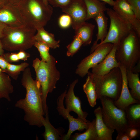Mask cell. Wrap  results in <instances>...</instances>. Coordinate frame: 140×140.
Returning <instances> with one entry per match:
<instances>
[{"label":"cell","instance_id":"cell-30","mask_svg":"<svg viewBox=\"0 0 140 140\" xmlns=\"http://www.w3.org/2000/svg\"><path fill=\"white\" fill-rule=\"evenodd\" d=\"M82 45V43L81 39L75 34L72 41L66 46L67 55L68 57L73 56L78 51Z\"/></svg>","mask_w":140,"mask_h":140},{"label":"cell","instance_id":"cell-36","mask_svg":"<svg viewBox=\"0 0 140 140\" xmlns=\"http://www.w3.org/2000/svg\"><path fill=\"white\" fill-rule=\"evenodd\" d=\"M116 139V140H131L125 132L118 134Z\"/></svg>","mask_w":140,"mask_h":140},{"label":"cell","instance_id":"cell-21","mask_svg":"<svg viewBox=\"0 0 140 140\" xmlns=\"http://www.w3.org/2000/svg\"><path fill=\"white\" fill-rule=\"evenodd\" d=\"M87 10L86 20L94 19L100 13L106 11L105 3L98 0H83Z\"/></svg>","mask_w":140,"mask_h":140},{"label":"cell","instance_id":"cell-19","mask_svg":"<svg viewBox=\"0 0 140 140\" xmlns=\"http://www.w3.org/2000/svg\"><path fill=\"white\" fill-rule=\"evenodd\" d=\"M43 121V126L45 130L43 134L45 140H62L64 131L63 128H55L51 124L49 121L48 114L45 115Z\"/></svg>","mask_w":140,"mask_h":140},{"label":"cell","instance_id":"cell-2","mask_svg":"<svg viewBox=\"0 0 140 140\" xmlns=\"http://www.w3.org/2000/svg\"><path fill=\"white\" fill-rule=\"evenodd\" d=\"M57 63L55 59L51 55L50 59L47 61H43L38 58L33 61L32 66L36 72V80L40 86L45 115L48 114L46 102L47 95L56 88L57 83L60 79V73L57 68Z\"/></svg>","mask_w":140,"mask_h":140},{"label":"cell","instance_id":"cell-3","mask_svg":"<svg viewBox=\"0 0 140 140\" xmlns=\"http://www.w3.org/2000/svg\"><path fill=\"white\" fill-rule=\"evenodd\" d=\"M17 6L25 25L36 30L46 25L53 12L43 0H22Z\"/></svg>","mask_w":140,"mask_h":140},{"label":"cell","instance_id":"cell-12","mask_svg":"<svg viewBox=\"0 0 140 140\" xmlns=\"http://www.w3.org/2000/svg\"><path fill=\"white\" fill-rule=\"evenodd\" d=\"M113 6V9L131 25L132 29L140 38V20L137 18L127 2L123 0H116Z\"/></svg>","mask_w":140,"mask_h":140},{"label":"cell","instance_id":"cell-9","mask_svg":"<svg viewBox=\"0 0 140 140\" xmlns=\"http://www.w3.org/2000/svg\"><path fill=\"white\" fill-rule=\"evenodd\" d=\"M114 44L107 43L97 46L91 54L82 59L77 67L75 73L83 77L89 73V70L102 61L110 52Z\"/></svg>","mask_w":140,"mask_h":140},{"label":"cell","instance_id":"cell-41","mask_svg":"<svg viewBox=\"0 0 140 140\" xmlns=\"http://www.w3.org/2000/svg\"><path fill=\"white\" fill-rule=\"evenodd\" d=\"M8 2V0H0V9Z\"/></svg>","mask_w":140,"mask_h":140},{"label":"cell","instance_id":"cell-22","mask_svg":"<svg viewBox=\"0 0 140 140\" xmlns=\"http://www.w3.org/2000/svg\"><path fill=\"white\" fill-rule=\"evenodd\" d=\"M37 31V33L34 37L35 41L43 42L52 49H55L59 47L60 41L55 40L54 34L46 31L44 27L38 29Z\"/></svg>","mask_w":140,"mask_h":140},{"label":"cell","instance_id":"cell-15","mask_svg":"<svg viewBox=\"0 0 140 140\" xmlns=\"http://www.w3.org/2000/svg\"><path fill=\"white\" fill-rule=\"evenodd\" d=\"M119 67L121 70L122 79V86L120 95L118 99L114 102L118 108L125 110L129 105L135 103H140V101L133 98L131 95L128 89L126 76V69L123 66L120 65Z\"/></svg>","mask_w":140,"mask_h":140},{"label":"cell","instance_id":"cell-31","mask_svg":"<svg viewBox=\"0 0 140 140\" xmlns=\"http://www.w3.org/2000/svg\"><path fill=\"white\" fill-rule=\"evenodd\" d=\"M60 27L62 29H66L71 25L72 20L70 17L67 14L60 16L58 20Z\"/></svg>","mask_w":140,"mask_h":140},{"label":"cell","instance_id":"cell-24","mask_svg":"<svg viewBox=\"0 0 140 140\" xmlns=\"http://www.w3.org/2000/svg\"><path fill=\"white\" fill-rule=\"evenodd\" d=\"M128 87L131 89L130 93L134 99L140 101V80L139 73L126 70Z\"/></svg>","mask_w":140,"mask_h":140},{"label":"cell","instance_id":"cell-17","mask_svg":"<svg viewBox=\"0 0 140 140\" xmlns=\"http://www.w3.org/2000/svg\"><path fill=\"white\" fill-rule=\"evenodd\" d=\"M94 113L96 117L95 125L97 132V140H113L112 135L114 130L108 128L104 122L102 116L101 108L99 106Z\"/></svg>","mask_w":140,"mask_h":140},{"label":"cell","instance_id":"cell-20","mask_svg":"<svg viewBox=\"0 0 140 140\" xmlns=\"http://www.w3.org/2000/svg\"><path fill=\"white\" fill-rule=\"evenodd\" d=\"M14 92L10 77L0 68V99L11 101L10 95Z\"/></svg>","mask_w":140,"mask_h":140},{"label":"cell","instance_id":"cell-27","mask_svg":"<svg viewBox=\"0 0 140 140\" xmlns=\"http://www.w3.org/2000/svg\"><path fill=\"white\" fill-rule=\"evenodd\" d=\"M83 88L89 105L92 107H94L96 104L97 100L96 92L94 85L88 74Z\"/></svg>","mask_w":140,"mask_h":140},{"label":"cell","instance_id":"cell-33","mask_svg":"<svg viewBox=\"0 0 140 140\" xmlns=\"http://www.w3.org/2000/svg\"><path fill=\"white\" fill-rule=\"evenodd\" d=\"M125 132L131 140L139 136L140 128L130 126L128 128Z\"/></svg>","mask_w":140,"mask_h":140},{"label":"cell","instance_id":"cell-23","mask_svg":"<svg viewBox=\"0 0 140 140\" xmlns=\"http://www.w3.org/2000/svg\"><path fill=\"white\" fill-rule=\"evenodd\" d=\"M95 27L92 23L85 22L75 30V35L79 38L83 45H87L91 43Z\"/></svg>","mask_w":140,"mask_h":140},{"label":"cell","instance_id":"cell-37","mask_svg":"<svg viewBox=\"0 0 140 140\" xmlns=\"http://www.w3.org/2000/svg\"><path fill=\"white\" fill-rule=\"evenodd\" d=\"M140 60L131 70L133 73H139L140 72Z\"/></svg>","mask_w":140,"mask_h":140},{"label":"cell","instance_id":"cell-11","mask_svg":"<svg viewBox=\"0 0 140 140\" xmlns=\"http://www.w3.org/2000/svg\"><path fill=\"white\" fill-rule=\"evenodd\" d=\"M61 9L63 12L70 17L71 25L75 30L86 21L87 10L83 0H73Z\"/></svg>","mask_w":140,"mask_h":140},{"label":"cell","instance_id":"cell-32","mask_svg":"<svg viewBox=\"0 0 140 140\" xmlns=\"http://www.w3.org/2000/svg\"><path fill=\"white\" fill-rule=\"evenodd\" d=\"M136 17L140 20V0H127Z\"/></svg>","mask_w":140,"mask_h":140},{"label":"cell","instance_id":"cell-34","mask_svg":"<svg viewBox=\"0 0 140 140\" xmlns=\"http://www.w3.org/2000/svg\"><path fill=\"white\" fill-rule=\"evenodd\" d=\"M73 0H48L49 4L54 7H59L61 9L66 6Z\"/></svg>","mask_w":140,"mask_h":140},{"label":"cell","instance_id":"cell-39","mask_svg":"<svg viewBox=\"0 0 140 140\" xmlns=\"http://www.w3.org/2000/svg\"><path fill=\"white\" fill-rule=\"evenodd\" d=\"M102 1L105 3L106 4H107L111 6H113L114 4L115 1L113 0H98Z\"/></svg>","mask_w":140,"mask_h":140},{"label":"cell","instance_id":"cell-43","mask_svg":"<svg viewBox=\"0 0 140 140\" xmlns=\"http://www.w3.org/2000/svg\"><path fill=\"white\" fill-rule=\"evenodd\" d=\"M43 0L46 4V5L49 4L48 2V0Z\"/></svg>","mask_w":140,"mask_h":140},{"label":"cell","instance_id":"cell-10","mask_svg":"<svg viewBox=\"0 0 140 140\" xmlns=\"http://www.w3.org/2000/svg\"><path fill=\"white\" fill-rule=\"evenodd\" d=\"M67 92L66 90L61 94L58 97L57 101V109L59 115L64 119H67L69 123L68 131L66 134L63 135L62 140H69L72 134L75 131H81L84 129H87L90 122H86L78 117L74 118L66 110L64 106V102Z\"/></svg>","mask_w":140,"mask_h":140},{"label":"cell","instance_id":"cell-35","mask_svg":"<svg viewBox=\"0 0 140 140\" xmlns=\"http://www.w3.org/2000/svg\"><path fill=\"white\" fill-rule=\"evenodd\" d=\"M8 63L2 55H0V68L5 73Z\"/></svg>","mask_w":140,"mask_h":140},{"label":"cell","instance_id":"cell-18","mask_svg":"<svg viewBox=\"0 0 140 140\" xmlns=\"http://www.w3.org/2000/svg\"><path fill=\"white\" fill-rule=\"evenodd\" d=\"M97 26L98 32L96 34V39L93 43L90 50V53L94 50L95 47L99 40L102 42L106 37L108 33V18L105 15L104 12L98 14L94 19Z\"/></svg>","mask_w":140,"mask_h":140},{"label":"cell","instance_id":"cell-25","mask_svg":"<svg viewBox=\"0 0 140 140\" xmlns=\"http://www.w3.org/2000/svg\"><path fill=\"white\" fill-rule=\"evenodd\" d=\"M125 111L129 126L140 128V103L129 105Z\"/></svg>","mask_w":140,"mask_h":140},{"label":"cell","instance_id":"cell-14","mask_svg":"<svg viewBox=\"0 0 140 140\" xmlns=\"http://www.w3.org/2000/svg\"><path fill=\"white\" fill-rule=\"evenodd\" d=\"M0 22L11 27L25 25L17 6L9 2L0 9Z\"/></svg>","mask_w":140,"mask_h":140},{"label":"cell","instance_id":"cell-13","mask_svg":"<svg viewBox=\"0 0 140 140\" xmlns=\"http://www.w3.org/2000/svg\"><path fill=\"white\" fill-rule=\"evenodd\" d=\"M78 82V79L74 80L70 85L67 92L66 93L65 98L66 110L69 112L73 111L76 113L78 117L84 121H90L86 119L88 113L83 111L81 107V101L79 97L75 95L74 89Z\"/></svg>","mask_w":140,"mask_h":140},{"label":"cell","instance_id":"cell-8","mask_svg":"<svg viewBox=\"0 0 140 140\" xmlns=\"http://www.w3.org/2000/svg\"><path fill=\"white\" fill-rule=\"evenodd\" d=\"M106 11L110 20L109 29L105 39L97 44L95 49L97 46L106 43H111L117 45L132 29L131 25L113 9L107 8Z\"/></svg>","mask_w":140,"mask_h":140},{"label":"cell","instance_id":"cell-6","mask_svg":"<svg viewBox=\"0 0 140 140\" xmlns=\"http://www.w3.org/2000/svg\"><path fill=\"white\" fill-rule=\"evenodd\" d=\"M140 38L132 29L117 45L116 59L126 70H131L140 60Z\"/></svg>","mask_w":140,"mask_h":140},{"label":"cell","instance_id":"cell-40","mask_svg":"<svg viewBox=\"0 0 140 140\" xmlns=\"http://www.w3.org/2000/svg\"><path fill=\"white\" fill-rule=\"evenodd\" d=\"M8 2L15 6H17L22 0H8Z\"/></svg>","mask_w":140,"mask_h":140},{"label":"cell","instance_id":"cell-42","mask_svg":"<svg viewBox=\"0 0 140 140\" xmlns=\"http://www.w3.org/2000/svg\"><path fill=\"white\" fill-rule=\"evenodd\" d=\"M4 50L0 39V55H2L4 53Z\"/></svg>","mask_w":140,"mask_h":140},{"label":"cell","instance_id":"cell-4","mask_svg":"<svg viewBox=\"0 0 140 140\" xmlns=\"http://www.w3.org/2000/svg\"><path fill=\"white\" fill-rule=\"evenodd\" d=\"M36 30L26 26L16 27L6 26L4 36L0 39L4 50L8 51L30 48L35 41Z\"/></svg>","mask_w":140,"mask_h":140},{"label":"cell","instance_id":"cell-7","mask_svg":"<svg viewBox=\"0 0 140 140\" xmlns=\"http://www.w3.org/2000/svg\"><path fill=\"white\" fill-rule=\"evenodd\" d=\"M100 99L102 118L106 124L117 134L125 132L129 126L125 110L117 107L110 98L103 96Z\"/></svg>","mask_w":140,"mask_h":140},{"label":"cell","instance_id":"cell-5","mask_svg":"<svg viewBox=\"0 0 140 140\" xmlns=\"http://www.w3.org/2000/svg\"><path fill=\"white\" fill-rule=\"evenodd\" d=\"M90 76L94 83L96 92L97 99L106 97L114 101L118 98L121 92L122 79L119 67L111 70L108 73L102 76H98L89 72Z\"/></svg>","mask_w":140,"mask_h":140},{"label":"cell","instance_id":"cell-1","mask_svg":"<svg viewBox=\"0 0 140 140\" xmlns=\"http://www.w3.org/2000/svg\"><path fill=\"white\" fill-rule=\"evenodd\" d=\"M23 72L21 82L26 89V96L24 99L17 101L15 106L24 111V120L29 125L41 127L43 126L45 114L40 86L38 81L33 78L29 67L26 68Z\"/></svg>","mask_w":140,"mask_h":140},{"label":"cell","instance_id":"cell-29","mask_svg":"<svg viewBox=\"0 0 140 140\" xmlns=\"http://www.w3.org/2000/svg\"><path fill=\"white\" fill-rule=\"evenodd\" d=\"M34 46L39 51L42 61L46 62L50 60L51 55L49 53L50 47L41 41H35Z\"/></svg>","mask_w":140,"mask_h":140},{"label":"cell","instance_id":"cell-26","mask_svg":"<svg viewBox=\"0 0 140 140\" xmlns=\"http://www.w3.org/2000/svg\"><path fill=\"white\" fill-rule=\"evenodd\" d=\"M97 135L95 119L90 122L88 128L82 133H76L71 135L72 140H97Z\"/></svg>","mask_w":140,"mask_h":140},{"label":"cell","instance_id":"cell-16","mask_svg":"<svg viewBox=\"0 0 140 140\" xmlns=\"http://www.w3.org/2000/svg\"><path fill=\"white\" fill-rule=\"evenodd\" d=\"M117 45L114 44L110 52L103 60L95 67L92 68L93 74L102 76L109 73L114 68L119 67L120 65L117 61L115 54Z\"/></svg>","mask_w":140,"mask_h":140},{"label":"cell","instance_id":"cell-44","mask_svg":"<svg viewBox=\"0 0 140 140\" xmlns=\"http://www.w3.org/2000/svg\"><path fill=\"white\" fill-rule=\"evenodd\" d=\"M116 0L118 1V0ZM125 0V1H127V0Z\"/></svg>","mask_w":140,"mask_h":140},{"label":"cell","instance_id":"cell-38","mask_svg":"<svg viewBox=\"0 0 140 140\" xmlns=\"http://www.w3.org/2000/svg\"><path fill=\"white\" fill-rule=\"evenodd\" d=\"M6 26L4 24L0 22V39L4 36V31Z\"/></svg>","mask_w":140,"mask_h":140},{"label":"cell","instance_id":"cell-28","mask_svg":"<svg viewBox=\"0 0 140 140\" xmlns=\"http://www.w3.org/2000/svg\"><path fill=\"white\" fill-rule=\"evenodd\" d=\"M2 56L7 62L11 63L18 62L20 60L26 61L30 56V55L25 50H21L17 53H4Z\"/></svg>","mask_w":140,"mask_h":140}]
</instances>
